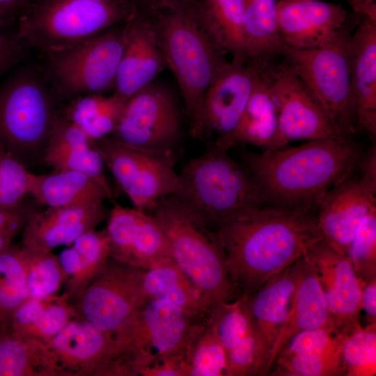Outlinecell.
<instances>
[{"label": "cell", "instance_id": "cell-1", "mask_svg": "<svg viewBox=\"0 0 376 376\" xmlns=\"http://www.w3.org/2000/svg\"><path fill=\"white\" fill-rule=\"evenodd\" d=\"M214 231L237 295L250 297L322 239L316 215L266 206L227 221Z\"/></svg>", "mask_w": 376, "mask_h": 376}, {"label": "cell", "instance_id": "cell-2", "mask_svg": "<svg viewBox=\"0 0 376 376\" xmlns=\"http://www.w3.org/2000/svg\"><path fill=\"white\" fill-rule=\"evenodd\" d=\"M361 152L352 139H322L247 153L244 165L263 206L311 212L330 189L351 176Z\"/></svg>", "mask_w": 376, "mask_h": 376}, {"label": "cell", "instance_id": "cell-3", "mask_svg": "<svg viewBox=\"0 0 376 376\" xmlns=\"http://www.w3.org/2000/svg\"><path fill=\"white\" fill-rule=\"evenodd\" d=\"M165 63L179 84L194 138L202 139L201 111L207 91L227 65L201 17L198 0L148 12Z\"/></svg>", "mask_w": 376, "mask_h": 376}, {"label": "cell", "instance_id": "cell-4", "mask_svg": "<svg viewBox=\"0 0 376 376\" xmlns=\"http://www.w3.org/2000/svg\"><path fill=\"white\" fill-rule=\"evenodd\" d=\"M173 196L196 221L211 230L263 207L258 187L244 165L210 146L178 173Z\"/></svg>", "mask_w": 376, "mask_h": 376}, {"label": "cell", "instance_id": "cell-5", "mask_svg": "<svg viewBox=\"0 0 376 376\" xmlns=\"http://www.w3.org/2000/svg\"><path fill=\"white\" fill-rule=\"evenodd\" d=\"M130 0H32L21 11L17 38L45 55L73 47L130 20Z\"/></svg>", "mask_w": 376, "mask_h": 376}, {"label": "cell", "instance_id": "cell-6", "mask_svg": "<svg viewBox=\"0 0 376 376\" xmlns=\"http://www.w3.org/2000/svg\"><path fill=\"white\" fill-rule=\"evenodd\" d=\"M147 212L166 234L173 263L204 292L214 307L238 297L214 230L196 221L171 195L160 199Z\"/></svg>", "mask_w": 376, "mask_h": 376}, {"label": "cell", "instance_id": "cell-7", "mask_svg": "<svg viewBox=\"0 0 376 376\" xmlns=\"http://www.w3.org/2000/svg\"><path fill=\"white\" fill-rule=\"evenodd\" d=\"M56 95L43 73L24 68L0 86V143L26 169L41 164Z\"/></svg>", "mask_w": 376, "mask_h": 376}, {"label": "cell", "instance_id": "cell-8", "mask_svg": "<svg viewBox=\"0 0 376 376\" xmlns=\"http://www.w3.org/2000/svg\"><path fill=\"white\" fill-rule=\"evenodd\" d=\"M360 17L350 22L329 42L308 49H285L281 61L307 86L346 139L359 128L350 75L349 44Z\"/></svg>", "mask_w": 376, "mask_h": 376}, {"label": "cell", "instance_id": "cell-9", "mask_svg": "<svg viewBox=\"0 0 376 376\" xmlns=\"http://www.w3.org/2000/svg\"><path fill=\"white\" fill-rule=\"evenodd\" d=\"M205 318L169 302L148 299L113 336L123 376H137L140 369L151 363L185 352L191 336Z\"/></svg>", "mask_w": 376, "mask_h": 376}, {"label": "cell", "instance_id": "cell-10", "mask_svg": "<svg viewBox=\"0 0 376 376\" xmlns=\"http://www.w3.org/2000/svg\"><path fill=\"white\" fill-rule=\"evenodd\" d=\"M124 47V24L70 48L46 54L43 72L56 97L70 100L113 89Z\"/></svg>", "mask_w": 376, "mask_h": 376}, {"label": "cell", "instance_id": "cell-11", "mask_svg": "<svg viewBox=\"0 0 376 376\" xmlns=\"http://www.w3.org/2000/svg\"><path fill=\"white\" fill-rule=\"evenodd\" d=\"M94 143L134 207L148 212L160 199L173 194L179 178L173 150L139 148L111 136Z\"/></svg>", "mask_w": 376, "mask_h": 376}, {"label": "cell", "instance_id": "cell-12", "mask_svg": "<svg viewBox=\"0 0 376 376\" xmlns=\"http://www.w3.org/2000/svg\"><path fill=\"white\" fill-rule=\"evenodd\" d=\"M144 269L111 258L72 301L77 317L113 336L148 301Z\"/></svg>", "mask_w": 376, "mask_h": 376}, {"label": "cell", "instance_id": "cell-13", "mask_svg": "<svg viewBox=\"0 0 376 376\" xmlns=\"http://www.w3.org/2000/svg\"><path fill=\"white\" fill-rule=\"evenodd\" d=\"M266 72L278 114L275 149L295 141L346 139L307 86L280 59L268 63Z\"/></svg>", "mask_w": 376, "mask_h": 376}, {"label": "cell", "instance_id": "cell-14", "mask_svg": "<svg viewBox=\"0 0 376 376\" xmlns=\"http://www.w3.org/2000/svg\"><path fill=\"white\" fill-rule=\"evenodd\" d=\"M180 111L165 88L150 84L125 102L111 136L152 150H173L180 134Z\"/></svg>", "mask_w": 376, "mask_h": 376}, {"label": "cell", "instance_id": "cell-15", "mask_svg": "<svg viewBox=\"0 0 376 376\" xmlns=\"http://www.w3.org/2000/svg\"><path fill=\"white\" fill-rule=\"evenodd\" d=\"M261 63L233 58L205 95L201 111L202 139L223 150L237 127L251 94Z\"/></svg>", "mask_w": 376, "mask_h": 376}, {"label": "cell", "instance_id": "cell-16", "mask_svg": "<svg viewBox=\"0 0 376 376\" xmlns=\"http://www.w3.org/2000/svg\"><path fill=\"white\" fill-rule=\"evenodd\" d=\"M107 219L110 258L143 269L173 262L166 234L148 212L116 203Z\"/></svg>", "mask_w": 376, "mask_h": 376}, {"label": "cell", "instance_id": "cell-17", "mask_svg": "<svg viewBox=\"0 0 376 376\" xmlns=\"http://www.w3.org/2000/svg\"><path fill=\"white\" fill-rule=\"evenodd\" d=\"M60 376H116L113 336L76 317L47 343Z\"/></svg>", "mask_w": 376, "mask_h": 376}, {"label": "cell", "instance_id": "cell-18", "mask_svg": "<svg viewBox=\"0 0 376 376\" xmlns=\"http://www.w3.org/2000/svg\"><path fill=\"white\" fill-rule=\"evenodd\" d=\"M352 16L342 5L321 0H279L277 3V28L285 49L324 45Z\"/></svg>", "mask_w": 376, "mask_h": 376}, {"label": "cell", "instance_id": "cell-19", "mask_svg": "<svg viewBox=\"0 0 376 376\" xmlns=\"http://www.w3.org/2000/svg\"><path fill=\"white\" fill-rule=\"evenodd\" d=\"M304 256L316 272L335 326L341 329L359 322L363 283L347 256L323 238Z\"/></svg>", "mask_w": 376, "mask_h": 376}, {"label": "cell", "instance_id": "cell-20", "mask_svg": "<svg viewBox=\"0 0 376 376\" xmlns=\"http://www.w3.org/2000/svg\"><path fill=\"white\" fill-rule=\"evenodd\" d=\"M166 66L152 19L138 10L124 23V47L114 93L127 100L152 83Z\"/></svg>", "mask_w": 376, "mask_h": 376}, {"label": "cell", "instance_id": "cell-21", "mask_svg": "<svg viewBox=\"0 0 376 376\" xmlns=\"http://www.w3.org/2000/svg\"><path fill=\"white\" fill-rule=\"evenodd\" d=\"M376 207V185L351 176L330 189L322 199L316 215L322 238L347 255L360 221Z\"/></svg>", "mask_w": 376, "mask_h": 376}, {"label": "cell", "instance_id": "cell-22", "mask_svg": "<svg viewBox=\"0 0 376 376\" xmlns=\"http://www.w3.org/2000/svg\"><path fill=\"white\" fill-rule=\"evenodd\" d=\"M108 215L104 202L35 210L22 230V246L31 251L52 252L56 247L70 246L81 235L95 230Z\"/></svg>", "mask_w": 376, "mask_h": 376}, {"label": "cell", "instance_id": "cell-23", "mask_svg": "<svg viewBox=\"0 0 376 376\" xmlns=\"http://www.w3.org/2000/svg\"><path fill=\"white\" fill-rule=\"evenodd\" d=\"M299 259L269 279L251 299L256 338L252 375H263L270 350L287 318L297 281Z\"/></svg>", "mask_w": 376, "mask_h": 376}, {"label": "cell", "instance_id": "cell-24", "mask_svg": "<svg viewBox=\"0 0 376 376\" xmlns=\"http://www.w3.org/2000/svg\"><path fill=\"white\" fill-rule=\"evenodd\" d=\"M251 299L240 295L215 306L207 315L224 350L228 376L252 375L256 338Z\"/></svg>", "mask_w": 376, "mask_h": 376}, {"label": "cell", "instance_id": "cell-25", "mask_svg": "<svg viewBox=\"0 0 376 376\" xmlns=\"http://www.w3.org/2000/svg\"><path fill=\"white\" fill-rule=\"evenodd\" d=\"M41 164L53 170L86 173L114 199V193L105 173L104 160L94 141L59 111L54 119Z\"/></svg>", "mask_w": 376, "mask_h": 376}, {"label": "cell", "instance_id": "cell-26", "mask_svg": "<svg viewBox=\"0 0 376 376\" xmlns=\"http://www.w3.org/2000/svg\"><path fill=\"white\" fill-rule=\"evenodd\" d=\"M350 75L358 127L376 136V23L360 17L349 44Z\"/></svg>", "mask_w": 376, "mask_h": 376}, {"label": "cell", "instance_id": "cell-27", "mask_svg": "<svg viewBox=\"0 0 376 376\" xmlns=\"http://www.w3.org/2000/svg\"><path fill=\"white\" fill-rule=\"evenodd\" d=\"M329 326L336 327L318 276L304 256L299 259L297 281L287 318L270 350L262 375L269 374L276 357L292 336L303 331Z\"/></svg>", "mask_w": 376, "mask_h": 376}, {"label": "cell", "instance_id": "cell-28", "mask_svg": "<svg viewBox=\"0 0 376 376\" xmlns=\"http://www.w3.org/2000/svg\"><path fill=\"white\" fill-rule=\"evenodd\" d=\"M58 258L65 279L63 295L72 302L104 270L109 261L106 229L81 235Z\"/></svg>", "mask_w": 376, "mask_h": 376}, {"label": "cell", "instance_id": "cell-29", "mask_svg": "<svg viewBox=\"0 0 376 376\" xmlns=\"http://www.w3.org/2000/svg\"><path fill=\"white\" fill-rule=\"evenodd\" d=\"M267 64L261 63L241 120L224 146V150L228 151L240 144L253 145L263 150L275 149L278 114L269 91Z\"/></svg>", "mask_w": 376, "mask_h": 376}, {"label": "cell", "instance_id": "cell-30", "mask_svg": "<svg viewBox=\"0 0 376 376\" xmlns=\"http://www.w3.org/2000/svg\"><path fill=\"white\" fill-rule=\"evenodd\" d=\"M29 194L47 207L93 204L112 200L107 191L86 173L53 170L46 174L31 173Z\"/></svg>", "mask_w": 376, "mask_h": 376}, {"label": "cell", "instance_id": "cell-31", "mask_svg": "<svg viewBox=\"0 0 376 376\" xmlns=\"http://www.w3.org/2000/svg\"><path fill=\"white\" fill-rule=\"evenodd\" d=\"M76 317L73 304L63 295L28 298L13 313L7 331L19 338L47 343Z\"/></svg>", "mask_w": 376, "mask_h": 376}, {"label": "cell", "instance_id": "cell-32", "mask_svg": "<svg viewBox=\"0 0 376 376\" xmlns=\"http://www.w3.org/2000/svg\"><path fill=\"white\" fill-rule=\"evenodd\" d=\"M143 283L148 299L176 306L205 318L214 308L204 292L173 263L144 269Z\"/></svg>", "mask_w": 376, "mask_h": 376}, {"label": "cell", "instance_id": "cell-33", "mask_svg": "<svg viewBox=\"0 0 376 376\" xmlns=\"http://www.w3.org/2000/svg\"><path fill=\"white\" fill-rule=\"evenodd\" d=\"M278 1L244 0L243 34L251 61H276L285 49L277 28Z\"/></svg>", "mask_w": 376, "mask_h": 376}, {"label": "cell", "instance_id": "cell-34", "mask_svg": "<svg viewBox=\"0 0 376 376\" xmlns=\"http://www.w3.org/2000/svg\"><path fill=\"white\" fill-rule=\"evenodd\" d=\"M0 376H60L48 343L0 331Z\"/></svg>", "mask_w": 376, "mask_h": 376}, {"label": "cell", "instance_id": "cell-35", "mask_svg": "<svg viewBox=\"0 0 376 376\" xmlns=\"http://www.w3.org/2000/svg\"><path fill=\"white\" fill-rule=\"evenodd\" d=\"M202 21L219 49L248 59L243 34L244 0H198Z\"/></svg>", "mask_w": 376, "mask_h": 376}, {"label": "cell", "instance_id": "cell-36", "mask_svg": "<svg viewBox=\"0 0 376 376\" xmlns=\"http://www.w3.org/2000/svg\"><path fill=\"white\" fill-rule=\"evenodd\" d=\"M126 101L113 94L85 95L69 100L59 111L95 141L111 135Z\"/></svg>", "mask_w": 376, "mask_h": 376}, {"label": "cell", "instance_id": "cell-37", "mask_svg": "<svg viewBox=\"0 0 376 376\" xmlns=\"http://www.w3.org/2000/svg\"><path fill=\"white\" fill-rule=\"evenodd\" d=\"M185 361L187 376H228L224 350L207 316L188 340Z\"/></svg>", "mask_w": 376, "mask_h": 376}, {"label": "cell", "instance_id": "cell-38", "mask_svg": "<svg viewBox=\"0 0 376 376\" xmlns=\"http://www.w3.org/2000/svg\"><path fill=\"white\" fill-rule=\"evenodd\" d=\"M341 359L346 376L376 375V323L362 327L359 322L342 329Z\"/></svg>", "mask_w": 376, "mask_h": 376}, {"label": "cell", "instance_id": "cell-39", "mask_svg": "<svg viewBox=\"0 0 376 376\" xmlns=\"http://www.w3.org/2000/svg\"><path fill=\"white\" fill-rule=\"evenodd\" d=\"M24 251L29 298H45L56 295L65 279L58 256L52 252Z\"/></svg>", "mask_w": 376, "mask_h": 376}, {"label": "cell", "instance_id": "cell-40", "mask_svg": "<svg viewBox=\"0 0 376 376\" xmlns=\"http://www.w3.org/2000/svg\"><path fill=\"white\" fill-rule=\"evenodd\" d=\"M279 376L345 375L341 350L313 354L279 355L269 373Z\"/></svg>", "mask_w": 376, "mask_h": 376}, {"label": "cell", "instance_id": "cell-41", "mask_svg": "<svg viewBox=\"0 0 376 376\" xmlns=\"http://www.w3.org/2000/svg\"><path fill=\"white\" fill-rule=\"evenodd\" d=\"M346 256L363 283L376 278V207L360 221Z\"/></svg>", "mask_w": 376, "mask_h": 376}, {"label": "cell", "instance_id": "cell-42", "mask_svg": "<svg viewBox=\"0 0 376 376\" xmlns=\"http://www.w3.org/2000/svg\"><path fill=\"white\" fill-rule=\"evenodd\" d=\"M31 172L0 143V207H14L29 194Z\"/></svg>", "mask_w": 376, "mask_h": 376}, {"label": "cell", "instance_id": "cell-43", "mask_svg": "<svg viewBox=\"0 0 376 376\" xmlns=\"http://www.w3.org/2000/svg\"><path fill=\"white\" fill-rule=\"evenodd\" d=\"M343 336V330L334 326L303 331L292 336L278 356L321 354L339 350L342 348Z\"/></svg>", "mask_w": 376, "mask_h": 376}, {"label": "cell", "instance_id": "cell-44", "mask_svg": "<svg viewBox=\"0 0 376 376\" xmlns=\"http://www.w3.org/2000/svg\"><path fill=\"white\" fill-rule=\"evenodd\" d=\"M26 280L24 251L22 246H12L0 254V287Z\"/></svg>", "mask_w": 376, "mask_h": 376}, {"label": "cell", "instance_id": "cell-45", "mask_svg": "<svg viewBox=\"0 0 376 376\" xmlns=\"http://www.w3.org/2000/svg\"><path fill=\"white\" fill-rule=\"evenodd\" d=\"M140 376H187L185 352L161 358L139 370Z\"/></svg>", "mask_w": 376, "mask_h": 376}, {"label": "cell", "instance_id": "cell-46", "mask_svg": "<svg viewBox=\"0 0 376 376\" xmlns=\"http://www.w3.org/2000/svg\"><path fill=\"white\" fill-rule=\"evenodd\" d=\"M0 26V77L20 61L26 47L16 33L8 34Z\"/></svg>", "mask_w": 376, "mask_h": 376}, {"label": "cell", "instance_id": "cell-47", "mask_svg": "<svg viewBox=\"0 0 376 376\" xmlns=\"http://www.w3.org/2000/svg\"><path fill=\"white\" fill-rule=\"evenodd\" d=\"M35 211L22 206L0 207V230H8L19 233L26 224L29 217Z\"/></svg>", "mask_w": 376, "mask_h": 376}, {"label": "cell", "instance_id": "cell-48", "mask_svg": "<svg viewBox=\"0 0 376 376\" xmlns=\"http://www.w3.org/2000/svg\"><path fill=\"white\" fill-rule=\"evenodd\" d=\"M361 308L366 313L368 324L376 323V278L363 284Z\"/></svg>", "mask_w": 376, "mask_h": 376}, {"label": "cell", "instance_id": "cell-49", "mask_svg": "<svg viewBox=\"0 0 376 376\" xmlns=\"http://www.w3.org/2000/svg\"><path fill=\"white\" fill-rule=\"evenodd\" d=\"M361 178L376 185V147L373 145L368 151L358 161Z\"/></svg>", "mask_w": 376, "mask_h": 376}, {"label": "cell", "instance_id": "cell-50", "mask_svg": "<svg viewBox=\"0 0 376 376\" xmlns=\"http://www.w3.org/2000/svg\"><path fill=\"white\" fill-rule=\"evenodd\" d=\"M354 15L376 23V0H347Z\"/></svg>", "mask_w": 376, "mask_h": 376}, {"label": "cell", "instance_id": "cell-51", "mask_svg": "<svg viewBox=\"0 0 376 376\" xmlns=\"http://www.w3.org/2000/svg\"><path fill=\"white\" fill-rule=\"evenodd\" d=\"M138 10L152 11L168 6L182 4L191 0H130Z\"/></svg>", "mask_w": 376, "mask_h": 376}, {"label": "cell", "instance_id": "cell-52", "mask_svg": "<svg viewBox=\"0 0 376 376\" xmlns=\"http://www.w3.org/2000/svg\"><path fill=\"white\" fill-rule=\"evenodd\" d=\"M29 0H0V9L6 14L15 18L17 13H21Z\"/></svg>", "mask_w": 376, "mask_h": 376}, {"label": "cell", "instance_id": "cell-53", "mask_svg": "<svg viewBox=\"0 0 376 376\" xmlns=\"http://www.w3.org/2000/svg\"><path fill=\"white\" fill-rule=\"evenodd\" d=\"M18 233L8 230H0V254L9 250L12 246L13 239Z\"/></svg>", "mask_w": 376, "mask_h": 376}, {"label": "cell", "instance_id": "cell-54", "mask_svg": "<svg viewBox=\"0 0 376 376\" xmlns=\"http://www.w3.org/2000/svg\"><path fill=\"white\" fill-rule=\"evenodd\" d=\"M14 18L0 9V26L8 25Z\"/></svg>", "mask_w": 376, "mask_h": 376}]
</instances>
